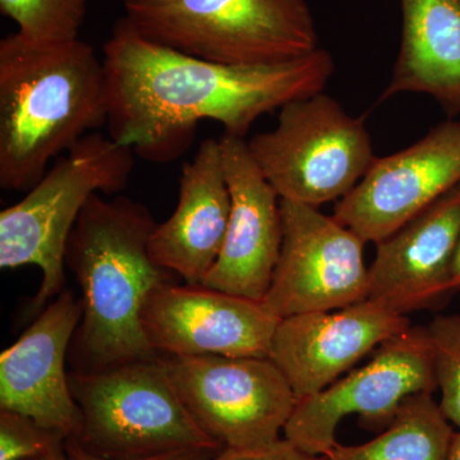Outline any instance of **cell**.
I'll list each match as a JSON object with an SVG mask.
<instances>
[{"mask_svg":"<svg viewBox=\"0 0 460 460\" xmlns=\"http://www.w3.org/2000/svg\"><path fill=\"white\" fill-rule=\"evenodd\" d=\"M109 137L155 164L189 150L202 120L244 138L262 115L323 93L335 63L323 49L270 66H230L145 39L126 17L102 48Z\"/></svg>","mask_w":460,"mask_h":460,"instance_id":"obj_1","label":"cell"},{"mask_svg":"<svg viewBox=\"0 0 460 460\" xmlns=\"http://www.w3.org/2000/svg\"><path fill=\"white\" fill-rule=\"evenodd\" d=\"M108 120L107 74L89 42L0 40V187L29 190Z\"/></svg>","mask_w":460,"mask_h":460,"instance_id":"obj_2","label":"cell"},{"mask_svg":"<svg viewBox=\"0 0 460 460\" xmlns=\"http://www.w3.org/2000/svg\"><path fill=\"white\" fill-rule=\"evenodd\" d=\"M156 223L146 206L93 195L66 248V268L83 290V320L72 341L74 371L105 370L153 358L141 314L148 296L172 281L148 253Z\"/></svg>","mask_w":460,"mask_h":460,"instance_id":"obj_3","label":"cell"},{"mask_svg":"<svg viewBox=\"0 0 460 460\" xmlns=\"http://www.w3.org/2000/svg\"><path fill=\"white\" fill-rule=\"evenodd\" d=\"M135 151L100 132L78 142L45 172L25 198L0 213V268L39 266L40 289L32 314L63 292L66 248L78 217L93 195L128 186Z\"/></svg>","mask_w":460,"mask_h":460,"instance_id":"obj_4","label":"cell"},{"mask_svg":"<svg viewBox=\"0 0 460 460\" xmlns=\"http://www.w3.org/2000/svg\"><path fill=\"white\" fill-rule=\"evenodd\" d=\"M147 40L230 66L290 62L319 49L305 0H124Z\"/></svg>","mask_w":460,"mask_h":460,"instance_id":"obj_5","label":"cell"},{"mask_svg":"<svg viewBox=\"0 0 460 460\" xmlns=\"http://www.w3.org/2000/svg\"><path fill=\"white\" fill-rule=\"evenodd\" d=\"M83 429L75 440L108 459H140L184 450L220 452L175 392L165 359H138L100 371L69 372Z\"/></svg>","mask_w":460,"mask_h":460,"instance_id":"obj_6","label":"cell"},{"mask_svg":"<svg viewBox=\"0 0 460 460\" xmlns=\"http://www.w3.org/2000/svg\"><path fill=\"white\" fill-rule=\"evenodd\" d=\"M247 145L280 199L314 208L352 192L376 160L362 118L323 93L281 108L277 127Z\"/></svg>","mask_w":460,"mask_h":460,"instance_id":"obj_7","label":"cell"},{"mask_svg":"<svg viewBox=\"0 0 460 460\" xmlns=\"http://www.w3.org/2000/svg\"><path fill=\"white\" fill-rule=\"evenodd\" d=\"M184 407L223 447L256 449L280 440L298 398L269 357H166Z\"/></svg>","mask_w":460,"mask_h":460,"instance_id":"obj_8","label":"cell"},{"mask_svg":"<svg viewBox=\"0 0 460 460\" xmlns=\"http://www.w3.org/2000/svg\"><path fill=\"white\" fill-rule=\"evenodd\" d=\"M434 357L428 328H410L375 349L370 362L316 394L298 399L284 438L311 456L337 445L339 423L358 414L366 425L386 426L405 399L434 393Z\"/></svg>","mask_w":460,"mask_h":460,"instance_id":"obj_9","label":"cell"},{"mask_svg":"<svg viewBox=\"0 0 460 460\" xmlns=\"http://www.w3.org/2000/svg\"><path fill=\"white\" fill-rule=\"evenodd\" d=\"M283 241L263 304L279 319L334 311L368 299L363 241L317 208L280 199Z\"/></svg>","mask_w":460,"mask_h":460,"instance_id":"obj_10","label":"cell"},{"mask_svg":"<svg viewBox=\"0 0 460 460\" xmlns=\"http://www.w3.org/2000/svg\"><path fill=\"white\" fill-rule=\"evenodd\" d=\"M141 320L157 354L257 358L269 357L280 323L262 301L172 281L151 292Z\"/></svg>","mask_w":460,"mask_h":460,"instance_id":"obj_11","label":"cell"},{"mask_svg":"<svg viewBox=\"0 0 460 460\" xmlns=\"http://www.w3.org/2000/svg\"><path fill=\"white\" fill-rule=\"evenodd\" d=\"M459 183L460 123L447 120L411 146L376 157L332 217L377 244Z\"/></svg>","mask_w":460,"mask_h":460,"instance_id":"obj_12","label":"cell"},{"mask_svg":"<svg viewBox=\"0 0 460 460\" xmlns=\"http://www.w3.org/2000/svg\"><path fill=\"white\" fill-rule=\"evenodd\" d=\"M83 314V302L63 290L0 356V410L25 414L66 440L83 429L66 368Z\"/></svg>","mask_w":460,"mask_h":460,"instance_id":"obj_13","label":"cell"},{"mask_svg":"<svg viewBox=\"0 0 460 460\" xmlns=\"http://www.w3.org/2000/svg\"><path fill=\"white\" fill-rule=\"evenodd\" d=\"M219 140L232 206L222 251L201 286L263 301L283 241L280 198L244 138L223 135Z\"/></svg>","mask_w":460,"mask_h":460,"instance_id":"obj_14","label":"cell"},{"mask_svg":"<svg viewBox=\"0 0 460 460\" xmlns=\"http://www.w3.org/2000/svg\"><path fill=\"white\" fill-rule=\"evenodd\" d=\"M410 326L404 314L371 299L341 310L296 314L280 320L269 358L302 399L332 385L363 357Z\"/></svg>","mask_w":460,"mask_h":460,"instance_id":"obj_15","label":"cell"},{"mask_svg":"<svg viewBox=\"0 0 460 460\" xmlns=\"http://www.w3.org/2000/svg\"><path fill=\"white\" fill-rule=\"evenodd\" d=\"M460 183L392 235L378 242L368 268V299L401 314L431 310L456 292Z\"/></svg>","mask_w":460,"mask_h":460,"instance_id":"obj_16","label":"cell"},{"mask_svg":"<svg viewBox=\"0 0 460 460\" xmlns=\"http://www.w3.org/2000/svg\"><path fill=\"white\" fill-rule=\"evenodd\" d=\"M230 206L220 140L206 138L181 168L174 213L151 234V259L187 284H201L222 251Z\"/></svg>","mask_w":460,"mask_h":460,"instance_id":"obj_17","label":"cell"},{"mask_svg":"<svg viewBox=\"0 0 460 460\" xmlns=\"http://www.w3.org/2000/svg\"><path fill=\"white\" fill-rule=\"evenodd\" d=\"M402 44L380 102L426 93L460 114V0H401Z\"/></svg>","mask_w":460,"mask_h":460,"instance_id":"obj_18","label":"cell"},{"mask_svg":"<svg viewBox=\"0 0 460 460\" xmlns=\"http://www.w3.org/2000/svg\"><path fill=\"white\" fill-rule=\"evenodd\" d=\"M432 394L405 399L385 431L365 444H337L325 460H447L456 431Z\"/></svg>","mask_w":460,"mask_h":460,"instance_id":"obj_19","label":"cell"},{"mask_svg":"<svg viewBox=\"0 0 460 460\" xmlns=\"http://www.w3.org/2000/svg\"><path fill=\"white\" fill-rule=\"evenodd\" d=\"M91 0H0V13L16 23L18 35L39 44L80 39Z\"/></svg>","mask_w":460,"mask_h":460,"instance_id":"obj_20","label":"cell"},{"mask_svg":"<svg viewBox=\"0 0 460 460\" xmlns=\"http://www.w3.org/2000/svg\"><path fill=\"white\" fill-rule=\"evenodd\" d=\"M434 357L436 387L441 411L460 429V314L438 316L428 328Z\"/></svg>","mask_w":460,"mask_h":460,"instance_id":"obj_21","label":"cell"},{"mask_svg":"<svg viewBox=\"0 0 460 460\" xmlns=\"http://www.w3.org/2000/svg\"><path fill=\"white\" fill-rule=\"evenodd\" d=\"M66 438L17 411L0 410V460H29L57 452Z\"/></svg>","mask_w":460,"mask_h":460,"instance_id":"obj_22","label":"cell"},{"mask_svg":"<svg viewBox=\"0 0 460 460\" xmlns=\"http://www.w3.org/2000/svg\"><path fill=\"white\" fill-rule=\"evenodd\" d=\"M208 460H325V456H311L302 452L283 438L275 444L256 447V449L224 447Z\"/></svg>","mask_w":460,"mask_h":460,"instance_id":"obj_23","label":"cell"},{"mask_svg":"<svg viewBox=\"0 0 460 460\" xmlns=\"http://www.w3.org/2000/svg\"><path fill=\"white\" fill-rule=\"evenodd\" d=\"M66 453L68 460H208L217 454L215 452H206V450H184V452L163 454V456H148V458L108 459L87 452L75 438H69L66 441Z\"/></svg>","mask_w":460,"mask_h":460,"instance_id":"obj_24","label":"cell"},{"mask_svg":"<svg viewBox=\"0 0 460 460\" xmlns=\"http://www.w3.org/2000/svg\"><path fill=\"white\" fill-rule=\"evenodd\" d=\"M452 279L454 289L460 290V237L458 246H456V255H454L452 266Z\"/></svg>","mask_w":460,"mask_h":460,"instance_id":"obj_25","label":"cell"},{"mask_svg":"<svg viewBox=\"0 0 460 460\" xmlns=\"http://www.w3.org/2000/svg\"><path fill=\"white\" fill-rule=\"evenodd\" d=\"M447 460H460V429H458V431H456V434L453 436Z\"/></svg>","mask_w":460,"mask_h":460,"instance_id":"obj_26","label":"cell"},{"mask_svg":"<svg viewBox=\"0 0 460 460\" xmlns=\"http://www.w3.org/2000/svg\"><path fill=\"white\" fill-rule=\"evenodd\" d=\"M29 460H68L66 459V447L57 452L47 454V456H38Z\"/></svg>","mask_w":460,"mask_h":460,"instance_id":"obj_27","label":"cell"}]
</instances>
